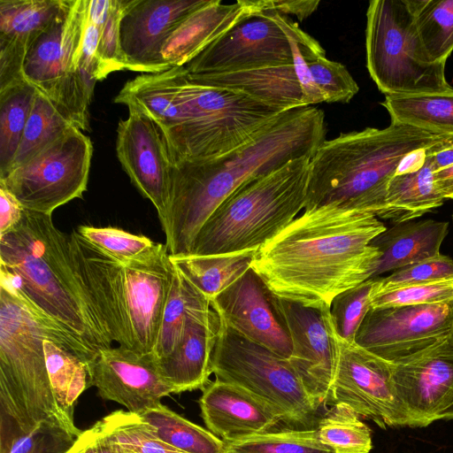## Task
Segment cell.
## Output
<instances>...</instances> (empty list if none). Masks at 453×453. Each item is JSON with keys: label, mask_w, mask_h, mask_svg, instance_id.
Instances as JSON below:
<instances>
[{"label": "cell", "mask_w": 453, "mask_h": 453, "mask_svg": "<svg viewBox=\"0 0 453 453\" xmlns=\"http://www.w3.org/2000/svg\"><path fill=\"white\" fill-rule=\"evenodd\" d=\"M387 229L375 215L328 204L296 217L256 252L251 268L276 296L330 306L371 279L381 256L371 242Z\"/></svg>", "instance_id": "obj_1"}, {"label": "cell", "mask_w": 453, "mask_h": 453, "mask_svg": "<svg viewBox=\"0 0 453 453\" xmlns=\"http://www.w3.org/2000/svg\"><path fill=\"white\" fill-rule=\"evenodd\" d=\"M326 133L321 109L298 107L282 111L252 139L229 152L174 162L161 223L169 255L188 256L202 226L232 193L293 159L312 157Z\"/></svg>", "instance_id": "obj_2"}, {"label": "cell", "mask_w": 453, "mask_h": 453, "mask_svg": "<svg viewBox=\"0 0 453 453\" xmlns=\"http://www.w3.org/2000/svg\"><path fill=\"white\" fill-rule=\"evenodd\" d=\"M45 339L60 342L88 367L99 354L0 281V434L27 433L42 422L74 425L51 388Z\"/></svg>", "instance_id": "obj_3"}, {"label": "cell", "mask_w": 453, "mask_h": 453, "mask_svg": "<svg viewBox=\"0 0 453 453\" xmlns=\"http://www.w3.org/2000/svg\"><path fill=\"white\" fill-rule=\"evenodd\" d=\"M76 276L109 338L142 354L153 350L170 290L174 265L165 244L120 260L69 234Z\"/></svg>", "instance_id": "obj_4"}, {"label": "cell", "mask_w": 453, "mask_h": 453, "mask_svg": "<svg viewBox=\"0 0 453 453\" xmlns=\"http://www.w3.org/2000/svg\"><path fill=\"white\" fill-rule=\"evenodd\" d=\"M0 281L96 352L111 347L73 269L69 234L51 215L24 209L21 220L0 234Z\"/></svg>", "instance_id": "obj_5"}, {"label": "cell", "mask_w": 453, "mask_h": 453, "mask_svg": "<svg viewBox=\"0 0 453 453\" xmlns=\"http://www.w3.org/2000/svg\"><path fill=\"white\" fill-rule=\"evenodd\" d=\"M448 137L391 122L325 140L310 161L303 210L333 204L381 219L388 183L404 159Z\"/></svg>", "instance_id": "obj_6"}, {"label": "cell", "mask_w": 453, "mask_h": 453, "mask_svg": "<svg viewBox=\"0 0 453 453\" xmlns=\"http://www.w3.org/2000/svg\"><path fill=\"white\" fill-rule=\"evenodd\" d=\"M311 158L297 157L239 187L202 226L188 255L257 251L304 209Z\"/></svg>", "instance_id": "obj_7"}, {"label": "cell", "mask_w": 453, "mask_h": 453, "mask_svg": "<svg viewBox=\"0 0 453 453\" xmlns=\"http://www.w3.org/2000/svg\"><path fill=\"white\" fill-rule=\"evenodd\" d=\"M418 0H372L366 12V66L385 96L453 93L445 64L427 57L418 32Z\"/></svg>", "instance_id": "obj_8"}, {"label": "cell", "mask_w": 453, "mask_h": 453, "mask_svg": "<svg viewBox=\"0 0 453 453\" xmlns=\"http://www.w3.org/2000/svg\"><path fill=\"white\" fill-rule=\"evenodd\" d=\"M180 93L185 120L166 140L173 163L229 152L249 142L284 111L234 89L195 82L186 68Z\"/></svg>", "instance_id": "obj_9"}, {"label": "cell", "mask_w": 453, "mask_h": 453, "mask_svg": "<svg viewBox=\"0 0 453 453\" xmlns=\"http://www.w3.org/2000/svg\"><path fill=\"white\" fill-rule=\"evenodd\" d=\"M211 356L216 380L237 385L269 404L280 422L311 429L319 408L286 358L238 334L220 317Z\"/></svg>", "instance_id": "obj_10"}, {"label": "cell", "mask_w": 453, "mask_h": 453, "mask_svg": "<svg viewBox=\"0 0 453 453\" xmlns=\"http://www.w3.org/2000/svg\"><path fill=\"white\" fill-rule=\"evenodd\" d=\"M93 144L73 126L0 178L24 209L51 215L87 190Z\"/></svg>", "instance_id": "obj_11"}, {"label": "cell", "mask_w": 453, "mask_h": 453, "mask_svg": "<svg viewBox=\"0 0 453 453\" xmlns=\"http://www.w3.org/2000/svg\"><path fill=\"white\" fill-rule=\"evenodd\" d=\"M335 338L337 358L329 400L349 406L381 428L410 426L395 387L392 362L355 342L341 340L336 334Z\"/></svg>", "instance_id": "obj_12"}, {"label": "cell", "mask_w": 453, "mask_h": 453, "mask_svg": "<svg viewBox=\"0 0 453 453\" xmlns=\"http://www.w3.org/2000/svg\"><path fill=\"white\" fill-rule=\"evenodd\" d=\"M453 334V302L371 308L355 342L390 362Z\"/></svg>", "instance_id": "obj_13"}, {"label": "cell", "mask_w": 453, "mask_h": 453, "mask_svg": "<svg viewBox=\"0 0 453 453\" xmlns=\"http://www.w3.org/2000/svg\"><path fill=\"white\" fill-rule=\"evenodd\" d=\"M281 27L263 11L236 23L185 65L190 74H213L293 65Z\"/></svg>", "instance_id": "obj_14"}, {"label": "cell", "mask_w": 453, "mask_h": 453, "mask_svg": "<svg viewBox=\"0 0 453 453\" xmlns=\"http://www.w3.org/2000/svg\"><path fill=\"white\" fill-rule=\"evenodd\" d=\"M392 374L410 426L445 419L453 408V334L392 362Z\"/></svg>", "instance_id": "obj_15"}, {"label": "cell", "mask_w": 453, "mask_h": 453, "mask_svg": "<svg viewBox=\"0 0 453 453\" xmlns=\"http://www.w3.org/2000/svg\"><path fill=\"white\" fill-rule=\"evenodd\" d=\"M88 6V0H63L58 13L27 50L25 80L50 102L79 76Z\"/></svg>", "instance_id": "obj_16"}, {"label": "cell", "mask_w": 453, "mask_h": 453, "mask_svg": "<svg viewBox=\"0 0 453 453\" xmlns=\"http://www.w3.org/2000/svg\"><path fill=\"white\" fill-rule=\"evenodd\" d=\"M292 344L288 359L318 408L329 400L334 375L337 343L330 306L314 308L275 296Z\"/></svg>", "instance_id": "obj_17"}, {"label": "cell", "mask_w": 453, "mask_h": 453, "mask_svg": "<svg viewBox=\"0 0 453 453\" xmlns=\"http://www.w3.org/2000/svg\"><path fill=\"white\" fill-rule=\"evenodd\" d=\"M209 0H124L120 49L127 70L157 73L170 67L163 47L180 23Z\"/></svg>", "instance_id": "obj_18"}, {"label": "cell", "mask_w": 453, "mask_h": 453, "mask_svg": "<svg viewBox=\"0 0 453 453\" xmlns=\"http://www.w3.org/2000/svg\"><path fill=\"white\" fill-rule=\"evenodd\" d=\"M128 111V117L118 125L117 156L132 183L153 203L163 223L173 161L156 122L137 110Z\"/></svg>", "instance_id": "obj_19"}, {"label": "cell", "mask_w": 453, "mask_h": 453, "mask_svg": "<svg viewBox=\"0 0 453 453\" xmlns=\"http://www.w3.org/2000/svg\"><path fill=\"white\" fill-rule=\"evenodd\" d=\"M210 303L238 334L283 358L290 357L291 340L275 295L252 268Z\"/></svg>", "instance_id": "obj_20"}, {"label": "cell", "mask_w": 453, "mask_h": 453, "mask_svg": "<svg viewBox=\"0 0 453 453\" xmlns=\"http://www.w3.org/2000/svg\"><path fill=\"white\" fill-rule=\"evenodd\" d=\"M90 387L95 386L106 400L123 405L127 411L141 414L174 394L161 375L157 359L124 347L100 350L89 367Z\"/></svg>", "instance_id": "obj_21"}, {"label": "cell", "mask_w": 453, "mask_h": 453, "mask_svg": "<svg viewBox=\"0 0 453 453\" xmlns=\"http://www.w3.org/2000/svg\"><path fill=\"white\" fill-rule=\"evenodd\" d=\"M207 429L225 442L270 431L280 422L274 410L246 389L215 380L199 399Z\"/></svg>", "instance_id": "obj_22"}, {"label": "cell", "mask_w": 453, "mask_h": 453, "mask_svg": "<svg viewBox=\"0 0 453 453\" xmlns=\"http://www.w3.org/2000/svg\"><path fill=\"white\" fill-rule=\"evenodd\" d=\"M220 322V316L211 307L191 312L177 346L166 357L157 359L161 375L174 394L203 389L210 382Z\"/></svg>", "instance_id": "obj_23"}, {"label": "cell", "mask_w": 453, "mask_h": 453, "mask_svg": "<svg viewBox=\"0 0 453 453\" xmlns=\"http://www.w3.org/2000/svg\"><path fill=\"white\" fill-rule=\"evenodd\" d=\"M63 0H0V87L22 81L32 42L58 13Z\"/></svg>", "instance_id": "obj_24"}, {"label": "cell", "mask_w": 453, "mask_h": 453, "mask_svg": "<svg viewBox=\"0 0 453 453\" xmlns=\"http://www.w3.org/2000/svg\"><path fill=\"white\" fill-rule=\"evenodd\" d=\"M257 12L251 0L231 4L209 0L173 30L166 40L162 58L170 67L185 66L210 44L246 16Z\"/></svg>", "instance_id": "obj_25"}, {"label": "cell", "mask_w": 453, "mask_h": 453, "mask_svg": "<svg viewBox=\"0 0 453 453\" xmlns=\"http://www.w3.org/2000/svg\"><path fill=\"white\" fill-rule=\"evenodd\" d=\"M184 70V66H174L161 73L138 75L126 82L113 101L151 118L167 140L184 120L180 93Z\"/></svg>", "instance_id": "obj_26"}, {"label": "cell", "mask_w": 453, "mask_h": 453, "mask_svg": "<svg viewBox=\"0 0 453 453\" xmlns=\"http://www.w3.org/2000/svg\"><path fill=\"white\" fill-rule=\"evenodd\" d=\"M426 149L407 157L390 180L382 219L394 224L413 220L442 205L445 199L434 187Z\"/></svg>", "instance_id": "obj_27"}, {"label": "cell", "mask_w": 453, "mask_h": 453, "mask_svg": "<svg viewBox=\"0 0 453 453\" xmlns=\"http://www.w3.org/2000/svg\"><path fill=\"white\" fill-rule=\"evenodd\" d=\"M448 232V222L434 219H413L387 228L371 242L381 254L372 278L440 254Z\"/></svg>", "instance_id": "obj_28"}, {"label": "cell", "mask_w": 453, "mask_h": 453, "mask_svg": "<svg viewBox=\"0 0 453 453\" xmlns=\"http://www.w3.org/2000/svg\"><path fill=\"white\" fill-rule=\"evenodd\" d=\"M188 76L195 82L234 89L283 111L304 107L294 64L227 73L188 72Z\"/></svg>", "instance_id": "obj_29"}, {"label": "cell", "mask_w": 453, "mask_h": 453, "mask_svg": "<svg viewBox=\"0 0 453 453\" xmlns=\"http://www.w3.org/2000/svg\"><path fill=\"white\" fill-rule=\"evenodd\" d=\"M256 252L170 256V260L192 285L211 300L251 268Z\"/></svg>", "instance_id": "obj_30"}, {"label": "cell", "mask_w": 453, "mask_h": 453, "mask_svg": "<svg viewBox=\"0 0 453 453\" xmlns=\"http://www.w3.org/2000/svg\"><path fill=\"white\" fill-rule=\"evenodd\" d=\"M391 122L453 137V93L385 96Z\"/></svg>", "instance_id": "obj_31"}, {"label": "cell", "mask_w": 453, "mask_h": 453, "mask_svg": "<svg viewBox=\"0 0 453 453\" xmlns=\"http://www.w3.org/2000/svg\"><path fill=\"white\" fill-rule=\"evenodd\" d=\"M210 307L211 306L209 298L174 266L168 297L152 350L156 359L166 357L174 349L182 336L187 319L191 312Z\"/></svg>", "instance_id": "obj_32"}, {"label": "cell", "mask_w": 453, "mask_h": 453, "mask_svg": "<svg viewBox=\"0 0 453 453\" xmlns=\"http://www.w3.org/2000/svg\"><path fill=\"white\" fill-rule=\"evenodd\" d=\"M138 415L160 440L184 453H225L224 441L162 403Z\"/></svg>", "instance_id": "obj_33"}, {"label": "cell", "mask_w": 453, "mask_h": 453, "mask_svg": "<svg viewBox=\"0 0 453 453\" xmlns=\"http://www.w3.org/2000/svg\"><path fill=\"white\" fill-rule=\"evenodd\" d=\"M35 93L26 80L0 90V178L12 165Z\"/></svg>", "instance_id": "obj_34"}, {"label": "cell", "mask_w": 453, "mask_h": 453, "mask_svg": "<svg viewBox=\"0 0 453 453\" xmlns=\"http://www.w3.org/2000/svg\"><path fill=\"white\" fill-rule=\"evenodd\" d=\"M44 352L50 385L58 403L73 416L76 401L90 387L89 367L55 340H44Z\"/></svg>", "instance_id": "obj_35"}, {"label": "cell", "mask_w": 453, "mask_h": 453, "mask_svg": "<svg viewBox=\"0 0 453 453\" xmlns=\"http://www.w3.org/2000/svg\"><path fill=\"white\" fill-rule=\"evenodd\" d=\"M321 443L333 453H369L372 449L370 428L349 406L334 403L316 428Z\"/></svg>", "instance_id": "obj_36"}, {"label": "cell", "mask_w": 453, "mask_h": 453, "mask_svg": "<svg viewBox=\"0 0 453 453\" xmlns=\"http://www.w3.org/2000/svg\"><path fill=\"white\" fill-rule=\"evenodd\" d=\"M72 126L73 125L57 110L53 104L36 90L30 113L10 170L19 165L55 141Z\"/></svg>", "instance_id": "obj_37"}, {"label": "cell", "mask_w": 453, "mask_h": 453, "mask_svg": "<svg viewBox=\"0 0 453 453\" xmlns=\"http://www.w3.org/2000/svg\"><path fill=\"white\" fill-rule=\"evenodd\" d=\"M95 426L115 447L136 453H184L160 440L138 414L113 411Z\"/></svg>", "instance_id": "obj_38"}, {"label": "cell", "mask_w": 453, "mask_h": 453, "mask_svg": "<svg viewBox=\"0 0 453 453\" xmlns=\"http://www.w3.org/2000/svg\"><path fill=\"white\" fill-rule=\"evenodd\" d=\"M415 19L429 59L446 64L453 50V0H418Z\"/></svg>", "instance_id": "obj_39"}, {"label": "cell", "mask_w": 453, "mask_h": 453, "mask_svg": "<svg viewBox=\"0 0 453 453\" xmlns=\"http://www.w3.org/2000/svg\"><path fill=\"white\" fill-rule=\"evenodd\" d=\"M225 453H333L319 441L316 428L284 429L226 442Z\"/></svg>", "instance_id": "obj_40"}, {"label": "cell", "mask_w": 453, "mask_h": 453, "mask_svg": "<svg viewBox=\"0 0 453 453\" xmlns=\"http://www.w3.org/2000/svg\"><path fill=\"white\" fill-rule=\"evenodd\" d=\"M81 432L75 425L42 422L27 433L0 434V453H68Z\"/></svg>", "instance_id": "obj_41"}, {"label": "cell", "mask_w": 453, "mask_h": 453, "mask_svg": "<svg viewBox=\"0 0 453 453\" xmlns=\"http://www.w3.org/2000/svg\"><path fill=\"white\" fill-rule=\"evenodd\" d=\"M371 308L453 302V274L385 289L372 288Z\"/></svg>", "instance_id": "obj_42"}, {"label": "cell", "mask_w": 453, "mask_h": 453, "mask_svg": "<svg viewBox=\"0 0 453 453\" xmlns=\"http://www.w3.org/2000/svg\"><path fill=\"white\" fill-rule=\"evenodd\" d=\"M376 279H368L333 299L330 304L331 323L339 339L355 342L356 334L371 309V294Z\"/></svg>", "instance_id": "obj_43"}, {"label": "cell", "mask_w": 453, "mask_h": 453, "mask_svg": "<svg viewBox=\"0 0 453 453\" xmlns=\"http://www.w3.org/2000/svg\"><path fill=\"white\" fill-rule=\"evenodd\" d=\"M305 60V59H304ZM310 77L326 103H349L359 88L347 68L326 55L305 60Z\"/></svg>", "instance_id": "obj_44"}, {"label": "cell", "mask_w": 453, "mask_h": 453, "mask_svg": "<svg viewBox=\"0 0 453 453\" xmlns=\"http://www.w3.org/2000/svg\"><path fill=\"white\" fill-rule=\"evenodd\" d=\"M76 231L90 243L120 260L134 259L156 245L146 236L111 226H80Z\"/></svg>", "instance_id": "obj_45"}, {"label": "cell", "mask_w": 453, "mask_h": 453, "mask_svg": "<svg viewBox=\"0 0 453 453\" xmlns=\"http://www.w3.org/2000/svg\"><path fill=\"white\" fill-rule=\"evenodd\" d=\"M124 0H111L109 16L101 30L97 49L96 81L105 79L111 73L125 70L120 49V21Z\"/></svg>", "instance_id": "obj_46"}, {"label": "cell", "mask_w": 453, "mask_h": 453, "mask_svg": "<svg viewBox=\"0 0 453 453\" xmlns=\"http://www.w3.org/2000/svg\"><path fill=\"white\" fill-rule=\"evenodd\" d=\"M453 274V259L441 253L395 270L385 278H377L374 289L413 284Z\"/></svg>", "instance_id": "obj_47"}, {"label": "cell", "mask_w": 453, "mask_h": 453, "mask_svg": "<svg viewBox=\"0 0 453 453\" xmlns=\"http://www.w3.org/2000/svg\"><path fill=\"white\" fill-rule=\"evenodd\" d=\"M257 12L273 10L277 12L295 15L299 21L311 16L319 4V0H251Z\"/></svg>", "instance_id": "obj_48"}, {"label": "cell", "mask_w": 453, "mask_h": 453, "mask_svg": "<svg viewBox=\"0 0 453 453\" xmlns=\"http://www.w3.org/2000/svg\"><path fill=\"white\" fill-rule=\"evenodd\" d=\"M101 28L88 20L84 31L78 68L87 71L96 80L97 49L100 40Z\"/></svg>", "instance_id": "obj_49"}, {"label": "cell", "mask_w": 453, "mask_h": 453, "mask_svg": "<svg viewBox=\"0 0 453 453\" xmlns=\"http://www.w3.org/2000/svg\"><path fill=\"white\" fill-rule=\"evenodd\" d=\"M68 453H115L107 438L94 425L82 431Z\"/></svg>", "instance_id": "obj_50"}, {"label": "cell", "mask_w": 453, "mask_h": 453, "mask_svg": "<svg viewBox=\"0 0 453 453\" xmlns=\"http://www.w3.org/2000/svg\"><path fill=\"white\" fill-rule=\"evenodd\" d=\"M24 208L5 188L0 186V234L12 229L22 219Z\"/></svg>", "instance_id": "obj_51"}, {"label": "cell", "mask_w": 453, "mask_h": 453, "mask_svg": "<svg viewBox=\"0 0 453 453\" xmlns=\"http://www.w3.org/2000/svg\"><path fill=\"white\" fill-rule=\"evenodd\" d=\"M434 172L453 165V137H448L426 150Z\"/></svg>", "instance_id": "obj_52"}, {"label": "cell", "mask_w": 453, "mask_h": 453, "mask_svg": "<svg viewBox=\"0 0 453 453\" xmlns=\"http://www.w3.org/2000/svg\"><path fill=\"white\" fill-rule=\"evenodd\" d=\"M111 0H88V20L103 28L111 10Z\"/></svg>", "instance_id": "obj_53"}, {"label": "cell", "mask_w": 453, "mask_h": 453, "mask_svg": "<svg viewBox=\"0 0 453 453\" xmlns=\"http://www.w3.org/2000/svg\"><path fill=\"white\" fill-rule=\"evenodd\" d=\"M434 183L444 199H453V165L434 172Z\"/></svg>", "instance_id": "obj_54"}, {"label": "cell", "mask_w": 453, "mask_h": 453, "mask_svg": "<svg viewBox=\"0 0 453 453\" xmlns=\"http://www.w3.org/2000/svg\"><path fill=\"white\" fill-rule=\"evenodd\" d=\"M112 445V444H111ZM113 449L115 450V453H136V452H134V451H130V450H127V449H119L115 446H113Z\"/></svg>", "instance_id": "obj_55"}, {"label": "cell", "mask_w": 453, "mask_h": 453, "mask_svg": "<svg viewBox=\"0 0 453 453\" xmlns=\"http://www.w3.org/2000/svg\"><path fill=\"white\" fill-rule=\"evenodd\" d=\"M452 220H453V213H452Z\"/></svg>", "instance_id": "obj_56"}]
</instances>
